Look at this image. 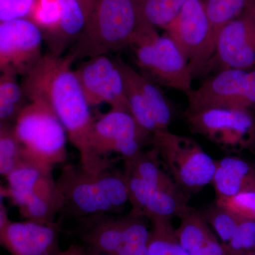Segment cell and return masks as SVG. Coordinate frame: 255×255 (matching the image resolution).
<instances>
[{
	"instance_id": "1",
	"label": "cell",
	"mask_w": 255,
	"mask_h": 255,
	"mask_svg": "<svg viewBox=\"0 0 255 255\" xmlns=\"http://www.w3.org/2000/svg\"><path fill=\"white\" fill-rule=\"evenodd\" d=\"M73 61L65 55H43L34 68L23 77L22 85L30 101L38 99L50 106L63 124L69 141L78 151L80 164L97 173L112 167L110 158L95 153L90 143L95 119L75 71Z\"/></svg>"
},
{
	"instance_id": "2",
	"label": "cell",
	"mask_w": 255,
	"mask_h": 255,
	"mask_svg": "<svg viewBox=\"0 0 255 255\" xmlns=\"http://www.w3.org/2000/svg\"><path fill=\"white\" fill-rule=\"evenodd\" d=\"M62 208L57 221H65L102 214H122L129 201L127 175L111 167L92 173L68 164L56 179Z\"/></svg>"
},
{
	"instance_id": "3",
	"label": "cell",
	"mask_w": 255,
	"mask_h": 255,
	"mask_svg": "<svg viewBox=\"0 0 255 255\" xmlns=\"http://www.w3.org/2000/svg\"><path fill=\"white\" fill-rule=\"evenodd\" d=\"M140 22L135 0H95L83 31L66 55L74 63L131 46Z\"/></svg>"
},
{
	"instance_id": "4",
	"label": "cell",
	"mask_w": 255,
	"mask_h": 255,
	"mask_svg": "<svg viewBox=\"0 0 255 255\" xmlns=\"http://www.w3.org/2000/svg\"><path fill=\"white\" fill-rule=\"evenodd\" d=\"M14 130L28 162L53 170L66 161V130L43 101H31L18 117Z\"/></svg>"
},
{
	"instance_id": "5",
	"label": "cell",
	"mask_w": 255,
	"mask_h": 255,
	"mask_svg": "<svg viewBox=\"0 0 255 255\" xmlns=\"http://www.w3.org/2000/svg\"><path fill=\"white\" fill-rule=\"evenodd\" d=\"M142 75L156 84L188 95L193 90L194 75L175 43L155 27L144 24L137 30L132 46Z\"/></svg>"
},
{
	"instance_id": "6",
	"label": "cell",
	"mask_w": 255,
	"mask_h": 255,
	"mask_svg": "<svg viewBox=\"0 0 255 255\" xmlns=\"http://www.w3.org/2000/svg\"><path fill=\"white\" fill-rule=\"evenodd\" d=\"M53 170L27 162L6 176V194L27 221L51 224L62 208L61 196Z\"/></svg>"
},
{
	"instance_id": "7",
	"label": "cell",
	"mask_w": 255,
	"mask_h": 255,
	"mask_svg": "<svg viewBox=\"0 0 255 255\" xmlns=\"http://www.w3.org/2000/svg\"><path fill=\"white\" fill-rule=\"evenodd\" d=\"M151 145L157 150L174 182L187 195L212 183L216 161L194 139L166 129L152 134Z\"/></svg>"
},
{
	"instance_id": "8",
	"label": "cell",
	"mask_w": 255,
	"mask_h": 255,
	"mask_svg": "<svg viewBox=\"0 0 255 255\" xmlns=\"http://www.w3.org/2000/svg\"><path fill=\"white\" fill-rule=\"evenodd\" d=\"M194 133L202 135L222 150L255 151V117L251 110L211 108L185 112Z\"/></svg>"
},
{
	"instance_id": "9",
	"label": "cell",
	"mask_w": 255,
	"mask_h": 255,
	"mask_svg": "<svg viewBox=\"0 0 255 255\" xmlns=\"http://www.w3.org/2000/svg\"><path fill=\"white\" fill-rule=\"evenodd\" d=\"M187 96L186 112L211 108L255 109V69L217 72Z\"/></svg>"
},
{
	"instance_id": "10",
	"label": "cell",
	"mask_w": 255,
	"mask_h": 255,
	"mask_svg": "<svg viewBox=\"0 0 255 255\" xmlns=\"http://www.w3.org/2000/svg\"><path fill=\"white\" fill-rule=\"evenodd\" d=\"M187 60L194 77L202 74L214 55L211 31L203 0H188L172 22L163 28Z\"/></svg>"
},
{
	"instance_id": "11",
	"label": "cell",
	"mask_w": 255,
	"mask_h": 255,
	"mask_svg": "<svg viewBox=\"0 0 255 255\" xmlns=\"http://www.w3.org/2000/svg\"><path fill=\"white\" fill-rule=\"evenodd\" d=\"M152 134L140 125L132 114L112 110L95 120L90 143L97 155L109 158L112 152L120 154L122 159L130 158L150 144Z\"/></svg>"
},
{
	"instance_id": "12",
	"label": "cell",
	"mask_w": 255,
	"mask_h": 255,
	"mask_svg": "<svg viewBox=\"0 0 255 255\" xmlns=\"http://www.w3.org/2000/svg\"><path fill=\"white\" fill-rule=\"evenodd\" d=\"M255 69V16L245 9L220 31L212 58L202 73Z\"/></svg>"
},
{
	"instance_id": "13",
	"label": "cell",
	"mask_w": 255,
	"mask_h": 255,
	"mask_svg": "<svg viewBox=\"0 0 255 255\" xmlns=\"http://www.w3.org/2000/svg\"><path fill=\"white\" fill-rule=\"evenodd\" d=\"M43 32L28 18L0 23V70L26 76L41 59Z\"/></svg>"
},
{
	"instance_id": "14",
	"label": "cell",
	"mask_w": 255,
	"mask_h": 255,
	"mask_svg": "<svg viewBox=\"0 0 255 255\" xmlns=\"http://www.w3.org/2000/svg\"><path fill=\"white\" fill-rule=\"evenodd\" d=\"M90 107L107 103L112 110L130 113L122 73L107 55L89 58L74 70Z\"/></svg>"
},
{
	"instance_id": "15",
	"label": "cell",
	"mask_w": 255,
	"mask_h": 255,
	"mask_svg": "<svg viewBox=\"0 0 255 255\" xmlns=\"http://www.w3.org/2000/svg\"><path fill=\"white\" fill-rule=\"evenodd\" d=\"M62 228L58 221L51 224L27 220L14 222L4 204L0 205V242L11 255H59Z\"/></svg>"
},
{
	"instance_id": "16",
	"label": "cell",
	"mask_w": 255,
	"mask_h": 255,
	"mask_svg": "<svg viewBox=\"0 0 255 255\" xmlns=\"http://www.w3.org/2000/svg\"><path fill=\"white\" fill-rule=\"evenodd\" d=\"M93 215L75 220L73 232L89 255H119L124 246L130 212Z\"/></svg>"
},
{
	"instance_id": "17",
	"label": "cell",
	"mask_w": 255,
	"mask_h": 255,
	"mask_svg": "<svg viewBox=\"0 0 255 255\" xmlns=\"http://www.w3.org/2000/svg\"><path fill=\"white\" fill-rule=\"evenodd\" d=\"M127 177L131 212L150 221L156 218H181L191 209L187 194H174L156 189L137 179Z\"/></svg>"
},
{
	"instance_id": "18",
	"label": "cell",
	"mask_w": 255,
	"mask_h": 255,
	"mask_svg": "<svg viewBox=\"0 0 255 255\" xmlns=\"http://www.w3.org/2000/svg\"><path fill=\"white\" fill-rule=\"evenodd\" d=\"M95 0H59L60 16L56 27L43 34L48 53L60 57L81 34Z\"/></svg>"
},
{
	"instance_id": "19",
	"label": "cell",
	"mask_w": 255,
	"mask_h": 255,
	"mask_svg": "<svg viewBox=\"0 0 255 255\" xmlns=\"http://www.w3.org/2000/svg\"><path fill=\"white\" fill-rule=\"evenodd\" d=\"M216 161L212 183L218 198L255 189V167L244 159L227 157Z\"/></svg>"
},
{
	"instance_id": "20",
	"label": "cell",
	"mask_w": 255,
	"mask_h": 255,
	"mask_svg": "<svg viewBox=\"0 0 255 255\" xmlns=\"http://www.w3.org/2000/svg\"><path fill=\"white\" fill-rule=\"evenodd\" d=\"M115 61L121 73L130 79L140 92L157 124L158 130L168 129L173 121L174 112L172 104L163 92L155 82L134 70L122 58H119Z\"/></svg>"
},
{
	"instance_id": "21",
	"label": "cell",
	"mask_w": 255,
	"mask_h": 255,
	"mask_svg": "<svg viewBox=\"0 0 255 255\" xmlns=\"http://www.w3.org/2000/svg\"><path fill=\"white\" fill-rule=\"evenodd\" d=\"M128 177L137 178L156 189L174 194H186L161 167L160 157L157 150L152 147L142 150L136 155L123 159Z\"/></svg>"
},
{
	"instance_id": "22",
	"label": "cell",
	"mask_w": 255,
	"mask_h": 255,
	"mask_svg": "<svg viewBox=\"0 0 255 255\" xmlns=\"http://www.w3.org/2000/svg\"><path fill=\"white\" fill-rule=\"evenodd\" d=\"M176 236L181 246L191 255H200L203 250L216 237L200 213L191 209L180 218Z\"/></svg>"
},
{
	"instance_id": "23",
	"label": "cell",
	"mask_w": 255,
	"mask_h": 255,
	"mask_svg": "<svg viewBox=\"0 0 255 255\" xmlns=\"http://www.w3.org/2000/svg\"><path fill=\"white\" fill-rule=\"evenodd\" d=\"M0 77V124H15L22 111L29 105L17 75L11 70L1 72Z\"/></svg>"
},
{
	"instance_id": "24",
	"label": "cell",
	"mask_w": 255,
	"mask_h": 255,
	"mask_svg": "<svg viewBox=\"0 0 255 255\" xmlns=\"http://www.w3.org/2000/svg\"><path fill=\"white\" fill-rule=\"evenodd\" d=\"M188 0H135L140 21L163 28L172 22Z\"/></svg>"
},
{
	"instance_id": "25",
	"label": "cell",
	"mask_w": 255,
	"mask_h": 255,
	"mask_svg": "<svg viewBox=\"0 0 255 255\" xmlns=\"http://www.w3.org/2000/svg\"><path fill=\"white\" fill-rule=\"evenodd\" d=\"M211 31V46L214 53L220 31L227 23L246 9L248 0H204Z\"/></svg>"
},
{
	"instance_id": "26",
	"label": "cell",
	"mask_w": 255,
	"mask_h": 255,
	"mask_svg": "<svg viewBox=\"0 0 255 255\" xmlns=\"http://www.w3.org/2000/svg\"><path fill=\"white\" fill-rule=\"evenodd\" d=\"M14 124H0V173L4 177L27 163Z\"/></svg>"
},
{
	"instance_id": "27",
	"label": "cell",
	"mask_w": 255,
	"mask_h": 255,
	"mask_svg": "<svg viewBox=\"0 0 255 255\" xmlns=\"http://www.w3.org/2000/svg\"><path fill=\"white\" fill-rule=\"evenodd\" d=\"M150 221L152 228L146 255H172V245L177 238L170 220L156 218Z\"/></svg>"
},
{
	"instance_id": "28",
	"label": "cell",
	"mask_w": 255,
	"mask_h": 255,
	"mask_svg": "<svg viewBox=\"0 0 255 255\" xmlns=\"http://www.w3.org/2000/svg\"><path fill=\"white\" fill-rule=\"evenodd\" d=\"M201 215L208 224L214 228L215 232L222 241L223 245L227 244L231 241L243 219L229 210L216 204L206 209Z\"/></svg>"
},
{
	"instance_id": "29",
	"label": "cell",
	"mask_w": 255,
	"mask_h": 255,
	"mask_svg": "<svg viewBox=\"0 0 255 255\" xmlns=\"http://www.w3.org/2000/svg\"><path fill=\"white\" fill-rule=\"evenodd\" d=\"M60 16L59 0H37L28 19L34 23L44 34L56 27Z\"/></svg>"
},
{
	"instance_id": "30",
	"label": "cell",
	"mask_w": 255,
	"mask_h": 255,
	"mask_svg": "<svg viewBox=\"0 0 255 255\" xmlns=\"http://www.w3.org/2000/svg\"><path fill=\"white\" fill-rule=\"evenodd\" d=\"M228 255H243L255 250V221L242 219L228 243L223 245Z\"/></svg>"
},
{
	"instance_id": "31",
	"label": "cell",
	"mask_w": 255,
	"mask_h": 255,
	"mask_svg": "<svg viewBox=\"0 0 255 255\" xmlns=\"http://www.w3.org/2000/svg\"><path fill=\"white\" fill-rule=\"evenodd\" d=\"M216 204L241 219L255 221V189L243 191L231 197L218 198Z\"/></svg>"
},
{
	"instance_id": "32",
	"label": "cell",
	"mask_w": 255,
	"mask_h": 255,
	"mask_svg": "<svg viewBox=\"0 0 255 255\" xmlns=\"http://www.w3.org/2000/svg\"><path fill=\"white\" fill-rule=\"evenodd\" d=\"M37 0H0V21L28 18Z\"/></svg>"
},
{
	"instance_id": "33",
	"label": "cell",
	"mask_w": 255,
	"mask_h": 255,
	"mask_svg": "<svg viewBox=\"0 0 255 255\" xmlns=\"http://www.w3.org/2000/svg\"><path fill=\"white\" fill-rule=\"evenodd\" d=\"M59 255H89L80 245H71L68 249L60 252Z\"/></svg>"
},
{
	"instance_id": "34",
	"label": "cell",
	"mask_w": 255,
	"mask_h": 255,
	"mask_svg": "<svg viewBox=\"0 0 255 255\" xmlns=\"http://www.w3.org/2000/svg\"><path fill=\"white\" fill-rule=\"evenodd\" d=\"M172 255H191L179 244L177 238L172 245Z\"/></svg>"
},
{
	"instance_id": "35",
	"label": "cell",
	"mask_w": 255,
	"mask_h": 255,
	"mask_svg": "<svg viewBox=\"0 0 255 255\" xmlns=\"http://www.w3.org/2000/svg\"><path fill=\"white\" fill-rule=\"evenodd\" d=\"M246 9L249 10L255 16V0H248Z\"/></svg>"
},
{
	"instance_id": "36",
	"label": "cell",
	"mask_w": 255,
	"mask_h": 255,
	"mask_svg": "<svg viewBox=\"0 0 255 255\" xmlns=\"http://www.w3.org/2000/svg\"><path fill=\"white\" fill-rule=\"evenodd\" d=\"M243 255H255V250L254 251H252L248 252V253H245Z\"/></svg>"
}]
</instances>
